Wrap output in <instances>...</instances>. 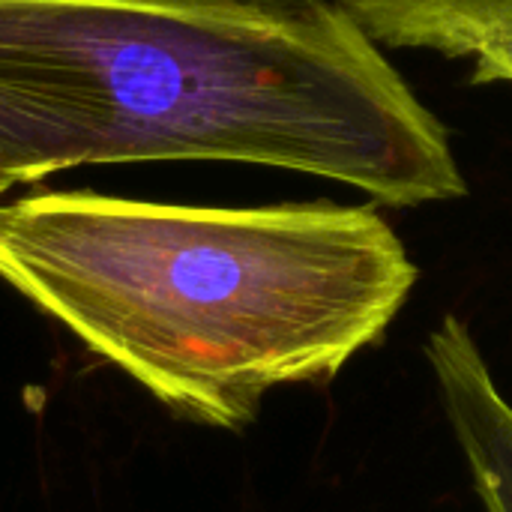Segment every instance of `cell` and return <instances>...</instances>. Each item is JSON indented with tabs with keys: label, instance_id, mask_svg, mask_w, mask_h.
Returning <instances> with one entry per match:
<instances>
[{
	"label": "cell",
	"instance_id": "obj_1",
	"mask_svg": "<svg viewBox=\"0 0 512 512\" xmlns=\"http://www.w3.org/2000/svg\"><path fill=\"white\" fill-rule=\"evenodd\" d=\"M243 162L390 207L468 180L336 0H0V192L84 165Z\"/></svg>",
	"mask_w": 512,
	"mask_h": 512
},
{
	"label": "cell",
	"instance_id": "obj_2",
	"mask_svg": "<svg viewBox=\"0 0 512 512\" xmlns=\"http://www.w3.org/2000/svg\"><path fill=\"white\" fill-rule=\"evenodd\" d=\"M417 264L372 207H186L99 192L0 204V282L171 414L249 426L399 318Z\"/></svg>",
	"mask_w": 512,
	"mask_h": 512
},
{
	"label": "cell",
	"instance_id": "obj_4",
	"mask_svg": "<svg viewBox=\"0 0 512 512\" xmlns=\"http://www.w3.org/2000/svg\"><path fill=\"white\" fill-rule=\"evenodd\" d=\"M375 42L429 48L447 57L477 54L512 30V0H336Z\"/></svg>",
	"mask_w": 512,
	"mask_h": 512
},
{
	"label": "cell",
	"instance_id": "obj_5",
	"mask_svg": "<svg viewBox=\"0 0 512 512\" xmlns=\"http://www.w3.org/2000/svg\"><path fill=\"white\" fill-rule=\"evenodd\" d=\"M495 81H510L512 84V30L492 36L474 54L471 84H495Z\"/></svg>",
	"mask_w": 512,
	"mask_h": 512
},
{
	"label": "cell",
	"instance_id": "obj_3",
	"mask_svg": "<svg viewBox=\"0 0 512 512\" xmlns=\"http://www.w3.org/2000/svg\"><path fill=\"white\" fill-rule=\"evenodd\" d=\"M426 360L480 507L512 512V402L501 393L471 327L447 315L426 342Z\"/></svg>",
	"mask_w": 512,
	"mask_h": 512
}]
</instances>
